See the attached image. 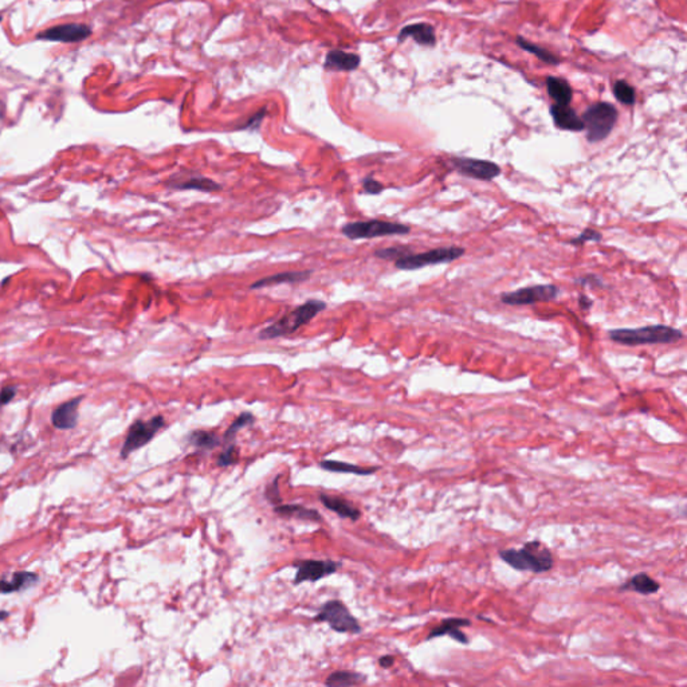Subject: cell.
I'll use <instances>...</instances> for the list:
<instances>
[{
  "label": "cell",
  "instance_id": "cell-4",
  "mask_svg": "<svg viewBox=\"0 0 687 687\" xmlns=\"http://www.w3.org/2000/svg\"><path fill=\"white\" fill-rule=\"evenodd\" d=\"M582 120L586 129V140L596 144L608 138L612 132L618 121V110L611 103H593L585 110Z\"/></svg>",
  "mask_w": 687,
  "mask_h": 687
},
{
  "label": "cell",
  "instance_id": "cell-40",
  "mask_svg": "<svg viewBox=\"0 0 687 687\" xmlns=\"http://www.w3.org/2000/svg\"><path fill=\"white\" fill-rule=\"evenodd\" d=\"M579 305H580V308H582V309H589V308L592 306V300H591V298H588L586 295H580V298H579Z\"/></svg>",
  "mask_w": 687,
  "mask_h": 687
},
{
  "label": "cell",
  "instance_id": "cell-24",
  "mask_svg": "<svg viewBox=\"0 0 687 687\" xmlns=\"http://www.w3.org/2000/svg\"><path fill=\"white\" fill-rule=\"evenodd\" d=\"M38 582V575L31 572H17L10 580H0V593H13Z\"/></svg>",
  "mask_w": 687,
  "mask_h": 687
},
{
  "label": "cell",
  "instance_id": "cell-35",
  "mask_svg": "<svg viewBox=\"0 0 687 687\" xmlns=\"http://www.w3.org/2000/svg\"><path fill=\"white\" fill-rule=\"evenodd\" d=\"M362 189H364L365 193L378 195L384 189V187L381 186V183H378V180H375L372 177H367L362 180Z\"/></svg>",
  "mask_w": 687,
  "mask_h": 687
},
{
  "label": "cell",
  "instance_id": "cell-42",
  "mask_svg": "<svg viewBox=\"0 0 687 687\" xmlns=\"http://www.w3.org/2000/svg\"><path fill=\"white\" fill-rule=\"evenodd\" d=\"M0 20H1V17H0Z\"/></svg>",
  "mask_w": 687,
  "mask_h": 687
},
{
  "label": "cell",
  "instance_id": "cell-31",
  "mask_svg": "<svg viewBox=\"0 0 687 687\" xmlns=\"http://www.w3.org/2000/svg\"><path fill=\"white\" fill-rule=\"evenodd\" d=\"M238 458H239L238 448L235 446V443H231V445H227L226 448H224L223 452L219 455L218 464L221 467H228L231 464H237L238 462Z\"/></svg>",
  "mask_w": 687,
  "mask_h": 687
},
{
  "label": "cell",
  "instance_id": "cell-17",
  "mask_svg": "<svg viewBox=\"0 0 687 687\" xmlns=\"http://www.w3.org/2000/svg\"><path fill=\"white\" fill-rule=\"evenodd\" d=\"M407 38H413L416 43L422 46H434L436 42L434 27L429 23H415L406 26L399 34V40L403 42Z\"/></svg>",
  "mask_w": 687,
  "mask_h": 687
},
{
  "label": "cell",
  "instance_id": "cell-19",
  "mask_svg": "<svg viewBox=\"0 0 687 687\" xmlns=\"http://www.w3.org/2000/svg\"><path fill=\"white\" fill-rule=\"evenodd\" d=\"M274 512L276 515L286 517V518H297V519L313 521V522H321L323 521V517L317 510L308 509V508L298 505V503H289V505L279 503V505L274 506Z\"/></svg>",
  "mask_w": 687,
  "mask_h": 687
},
{
  "label": "cell",
  "instance_id": "cell-34",
  "mask_svg": "<svg viewBox=\"0 0 687 687\" xmlns=\"http://www.w3.org/2000/svg\"><path fill=\"white\" fill-rule=\"evenodd\" d=\"M603 235H601L599 231L596 230H592V228H586L583 231V234H580L579 237L570 239L569 243L573 244V246H580V244H584L585 242H599L601 241Z\"/></svg>",
  "mask_w": 687,
  "mask_h": 687
},
{
  "label": "cell",
  "instance_id": "cell-16",
  "mask_svg": "<svg viewBox=\"0 0 687 687\" xmlns=\"http://www.w3.org/2000/svg\"><path fill=\"white\" fill-rule=\"evenodd\" d=\"M360 66V57L353 52L332 50L327 52L324 68L334 71H352Z\"/></svg>",
  "mask_w": 687,
  "mask_h": 687
},
{
  "label": "cell",
  "instance_id": "cell-30",
  "mask_svg": "<svg viewBox=\"0 0 687 687\" xmlns=\"http://www.w3.org/2000/svg\"><path fill=\"white\" fill-rule=\"evenodd\" d=\"M614 94L618 98V101L624 105H634L635 103V90L626 81H618L614 85Z\"/></svg>",
  "mask_w": 687,
  "mask_h": 687
},
{
  "label": "cell",
  "instance_id": "cell-28",
  "mask_svg": "<svg viewBox=\"0 0 687 687\" xmlns=\"http://www.w3.org/2000/svg\"><path fill=\"white\" fill-rule=\"evenodd\" d=\"M256 422V418L254 415L251 413H243L231 423V426L228 429H226L223 435V442L226 445H231V443H235V438H237V434L239 432V429H244L247 426H251L254 424Z\"/></svg>",
  "mask_w": 687,
  "mask_h": 687
},
{
  "label": "cell",
  "instance_id": "cell-3",
  "mask_svg": "<svg viewBox=\"0 0 687 687\" xmlns=\"http://www.w3.org/2000/svg\"><path fill=\"white\" fill-rule=\"evenodd\" d=\"M327 304L320 300H310L308 302L300 305L297 309L292 310L281 320H278L270 327H265L259 333L260 340H272L282 336H289L298 330L300 327L309 324L310 321L323 310H325Z\"/></svg>",
  "mask_w": 687,
  "mask_h": 687
},
{
  "label": "cell",
  "instance_id": "cell-15",
  "mask_svg": "<svg viewBox=\"0 0 687 687\" xmlns=\"http://www.w3.org/2000/svg\"><path fill=\"white\" fill-rule=\"evenodd\" d=\"M468 626H470V620L468 619H446L439 626H436L435 628L431 630L427 639H434V637H439V636L448 635L451 636L452 639H455L457 642L462 643V644H467L468 643V637L464 635V633L461 631V628L462 627H468Z\"/></svg>",
  "mask_w": 687,
  "mask_h": 687
},
{
  "label": "cell",
  "instance_id": "cell-22",
  "mask_svg": "<svg viewBox=\"0 0 687 687\" xmlns=\"http://www.w3.org/2000/svg\"><path fill=\"white\" fill-rule=\"evenodd\" d=\"M187 442L191 446L195 447L199 451H211L221 446L222 441L214 431L195 429L187 436Z\"/></svg>",
  "mask_w": 687,
  "mask_h": 687
},
{
  "label": "cell",
  "instance_id": "cell-39",
  "mask_svg": "<svg viewBox=\"0 0 687 687\" xmlns=\"http://www.w3.org/2000/svg\"><path fill=\"white\" fill-rule=\"evenodd\" d=\"M263 116H265V110L260 112V113H258L257 116H254L251 120L249 121L246 125H243L242 128H244V129L246 128H258L259 126V122L262 121Z\"/></svg>",
  "mask_w": 687,
  "mask_h": 687
},
{
  "label": "cell",
  "instance_id": "cell-7",
  "mask_svg": "<svg viewBox=\"0 0 687 687\" xmlns=\"http://www.w3.org/2000/svg\"><path fill=\"white\" fill-rule=\"evenodd\" d=\"M314 621H325L332 630L339 634H360L361 626L343 601H327L320 612L314 616Z\"/></svg>",
  "mask_w": 687,
  "mask_h": 687
},
{
  "label": "cell",
  "instance_id": "cell-9",
  "mask_svg": "<svg viewBox=\"0 0 687 687\" xmlns=\"http://www.w3.org/2000/svg\"><path fill=\"white\" fill-rule=\"evenodd\" d=\"M559 288L554 285H534L522 288L515 292L501 294V301L510 306L533 305L537 302H548L559 295Z\"/></svg>",
  "mask_w": 687,
  "mask_h": 687
},
{
  "label": "cell",
  "instance_id": "cell-27",
  "mask_svg": "<svg viewBox=\"0 0 687 687\" xmlns=\"http://www.w3.org/2000/svg\"><path fill=\"white\" fill-rule=\"evenodd\" d=\"M367 681L365 675L353 671H334L325 681L327 686H356Z\"/></svg>",
  "mask_w": 687,
  "mask_h": 687
},
{
  "label": "cell",
  "instance_id": "cell-10",
  "mask_svg": "<svg viewBox=\"0 0 687 687\" xmlns=\"http://www.w3.org/2000/svg\"><path fill=\"white\" fill-rule=\"evenodd\" d=\"M294 567L297 568V573L293 583L298 585L306 582L316 583L336 573L341 568V563L333 560H297Z\"/></svg>",
  "mask_w": 687,
  "mask_h": 687
},
{
  "label": "cell",
  "instance_id": "cell-18",
  "mask_svg": "<svg viewBox=\"0 0 687 687\" xmlns=\"http://www.w3.org/2000/svg\"><path fill=\"white\" fill-rule=\"evenodd\" d=\"M320 501L330 512L336 513L340 518H349L352 521L360 519V509L355 508L349 501L341 497H333L329 494H320Z\"/></svg>",
  "mask_w": 687,
  "mask_h": 687
},
{
  "label": "cell",
  "instance_id": "cell-26",
  "mask_svg": "<svg viewBox=\"0 0 687 687\" xmlns=\"http://www.w3.org/2000/svg\"><path fill=\"white\" fill-rule=\"evenodd\" d=\"M320 467L332 471V473H348V474H356V475H372L375 471H378V467H360L356 464H349L346 462H337V461H327L324 459L320 462Z\"/></svg>",
  "mask_w": 687,
  "mask_h": 687
},
{
  "label": "cell",
  "instance_id": "cell-29",
  "mask_svg": "<svg viewBox=\"0 0 687 687\" xmlns=\"http://www.w3.org/2000/svg\"><path fill=\"white\" fill-rule=\"evenodd\" d=\"M517 45H518L521 49H524L525 52H533V54H534L538 59H541V61H544V62H547V64H553V65L559 64V59H557L553 54H550V52H548V50H545V49H541L540 46H535L534 43L529 42V40H526V39H524V38H521V36H518V38H517Z\"/></svg>",
  "mask_w": 687,
  "mask_h": 687
},
{
  "label": "cell",
  "instance_id": "cell-8",
  "mask_svg": "<svg viewBox=\"0 0 687 687\" xmlns=\"http://www.w3.org/2000/svg\"><path fill=\"white\" fill-rule=\"evenodd\" d=\"M165 427V419L161 415L154 416L151 420H136L128 431L124 446L121 448V458H126L138 448L148 445L156 434Z\"/></svg>",
  "mask_w": 687,
  "mask_h": 687
},
{
  "label": "cell",
  "instance_id": "cell-23",
  "mask_svg": "<svg viewBox=\"0 0 687 687\" xmlns=\"http://www.w3.org/2000/svg\"><path fill=\"white\" fill-rule=\"evenodd\" d=\"M660 585L647 573H637L628 580V583L620 586L621 591H634L640 595H653L659 591Z\"/></svg>",
  "mask_w": 687,
  "mask_h": 687
},
{
  "label": "cell",
  "instance_id": "cell-33",
  "mask_svg": "<svg viewBox=\"0 0 687 687\" xmlns=\"http://www.w3.org/2000/svg\"><path fill=\"white\" fill-rule=\"evenodd\" d=\"M278 481H279V475H276L274 480L266 486V490H265V498L267 499L273 506L282 503Z\"/></svg>",
  "mask_w": 687,
  "mask_h": 687
},
{
  "label": "cell",
  "instance_id": "cell-20",
  "mask_svg": "<svg viewBox=\"0 0 687 687\" xmlns=\"http://www.w3.org/2000/svg\"><path fill=\"white\" fill-rule=\"evenodd\" d=\"M168 184L176 189H196V191H202V192H214V191L222 189V187L216 182L207 179L205 176H189V177H184L183 180L175 179V180H171Z\"/></svg>",
  "mask_w": 687,
  "mask_h": 687
},
{
  "label": "cell",
  "instance_id": "cell-11",
  "mask_svg": "<svg viewBox=\"0 0 687 687\" xmlns=\"http://www.w3.org/2000/svg\"><path fill=\"white\" fill-rule=\"evenodd\" d=\"M452 168L466 177H471L482 182H490L501 175L498 164L487 160H478L470 157H452Z\"/></svg>",
  "mask_w": 687,
  "mask_h": 687
},
{
  "label": "cell",
  "instance_id": "cell-25",
  "mask_svg": "<svg viewBox=\"0 0 687 687\" xmlns=\"http://www.w3.org/2000/svg\"><path fill=\"white\" fill-rule=\"evenodd\" d=\"M547 89L552 100L557 105H569L572 101V89L567 81L557 77H549L547 80Z\"/></svg>",
  "mask_w": 687,
  "mask_h": 687
},
{
  "label": "cell",
  "instance_id": "cell-21",
  "mask_svg": "<svg viewBox=\"0 0 687 687\" xmlns=\"http://www.w3.org/2000/svg\"><path fill=\"white\" fill-rule=\"evenodd\" d=\"M311 272H286V273H279V274L270 275L266 278H262L257 282L251 285V289H260V288H267V286H274L279 283H298L305 279H308Z\"/></svg>",
  "mask_w": 687,
  "mask_h": 687
},
{
  "label": "cell",
  "instance_id": "cell-37",
  "mask_svg": "<svg viewBox=\"0 0 687 687\" xmlns=\"http://www.w3.org/2000/svg\"><path fill=\"white\" fill-rule=\"evenodd\" d=\"M577 283H580L582 286H601V281L595 274H588L577 279L576 281Z\"/></svg>",
  "mask_w": 687,
  "mask_h": 687
},
{
  "label": "cell",
  "instance_id": "cell-38",
  "mask_svg": "<svg viewBox=\"0 0 687 687\" xmlns=\"http://www.w3.org/2000/svg\"><path fill=\"white\" fill-rule=\"evenodd\" d=\"M395 663V658L391 656V655H385L383 658L378 659V665L383 667V669H390L392 665Z\"/></svg>",
  "mask_w": 687,
  "mask_h": 687
},
{
  "label": "cell",
  "instance_id": "cell-6",
  "mask_svg": "<svg viewBox=\"0 0 687 687\" xmlns=\"http://www.w3.org/2000/svg\"><path fill=\"white\" fill-rule=\"evenodd\" d=\"M464 254V247L450 246V247H439L434 249L422 254H406L395 260V266L400 270H418L426 266L439 265V263H451Z\"/></svg>",
  "mask_w": 687,
  "mask_h": 687
},
{
  "label": "cell",
  "instance_id": "cell-41",
  "mask_svg": "<svg viewBox=\"0 0 687 687\" xmlns=\"http://www.w3.org/2000/svg\"><path fill=\"white\" fill-rule=\"evenodd\" d=\"M3 114H4V105L0 101V120L3 119Z\"/></svg>",
  "mask_w": 687,
  "mask_h": 687
},
{
  "label": "cell",
  "instance_id": "cell-2",
  "mask_svg": "<svg viewBox=\"0 0 687 687\" xmlns=\"http://www.w3.org/2000/svg\"><path fill=\"white\" fill-rule=\"evenodd\" d=\"M608 337L614 343L636 346L650 344H671L679 341L684 333L667 325H650L637 329H615L608 332Z\"/></svg>",
  "mask_w": 687,
  "mask_h": 687
},
{
  "label": "cell",
  "instance_id": "cell-32",
  "mask_svg": "<svg viewBox=\"0 0 687 687\" xmlns=\"http://www.w3.org/2000/svg\"><path fill=\"white\" fill-rule=\"evenodd\" d=\"M410 250L407 247H387V249H381V250H378L375 253V257L380 258V259H387V260H396L399 258L406 256V254H410L408 253Z\"/></svg>",
  "mask_w": 687,
  "mask_h": 687
},
{
  "label": "cell",
  "instance_id": "cell-14",
  "mask_svg": "<svg viewBox=\"0 0 687 687\" xmlns=\"http://www.w3.org/2000/svg\"><path fill=\"white\" fill-rule=\"evenodd\" d=\"M550 114L553 117V121L557 128L563 131H572V132H580L584 131V122L576 114V112L569 108V105H557L554 103L550 108Z\"/></svg>",
  "mask_w": 687,
  "mask_h": 687
},
{
  "label": "cell",
  "instance_id": "cell-1",
  "mask_svg": "<svg viewBox=\"0 0 687 687\" xmlns=\"http://www.w3.org/2000/svg\"><path fill=\"white\" fill-rule=\"evenodd\" d=\"M499 556L517 570H531L534 573L548 572L554 564L550 550L540 541H531L522 549L501 550Z\"/></svg>",
  "mask_w": 687,
  "mask_h": 687
},
{
  "label": "cell",
  "instance_id": "cell-36",
  "mask_svg": "<svg viewBox=\"0 0 687 687\" xmlns=\"http://www.w3.org/2000/svg\"><path fill=\"white\" fill-rule=\"evenodd\" d=\"M15 395H17V387H13V385L4 387L0 391V407L8 404L15 397Z\"/></svg>",
  "mask_w": 687,
  "mask_h": 687
},
{
  "label": "cell",
  "instance_id": "cell-13",
  "mask_svg": "<svg viewBox=\"0 0 687 687\" xmlns=\"http://www.w3.org/2000/svg\"><path fill=\"white\" fill-rule=\"evenodd\" d=\"M82 396L69 400L55 408L52 413V423L54 427L59 429H74L78 419V407L82 401Z\"/></svg>",
  "mask_w": 687,
  "mask_h": 687
},
{
  "label": "cell",
  "instance_id": "cell-12",
  "mask_svg": "<svg viewBox=\"0 0 687 687\" xmlns=\"http://www.w3.org/2000/svg\"><path fill=\"white\" fill-rule=\"evenodd\" d=\"M91 35V29L86 24L68 23L54 26L36 34V39L47 42H62V43H80Z\"/></svg>",
  "mask_w": 687,
  "mask_h": 687
},
{
  "label": "cell",
  "instance_id": "cell-5",
  "mask_svg": "<svg viewBox=\"0 0 687 687\" xmlns=\"http://www.w3.org/2000/svg\"><path fill=\"white\" fill-rule=\"evenodd\" d=\"M411 228L406 224L385 222V221H365V222H353L345 224L343 227V234L350 241L356 239H372L378 237L388 235H406L410 234Z\"/></svg>",
  "mask_w": 687,
  "mask_h": 687
}]
</instances>
